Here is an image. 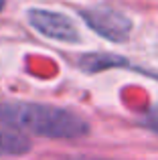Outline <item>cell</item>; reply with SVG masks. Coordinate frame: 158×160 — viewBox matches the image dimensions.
<instances>
[{"label":"cell","instance_id":"obj_1","mask_svg":"<svg viewBox=\"0 0 158 160\" xmlns=\"http://www.w3.org/2000/svg\"><path fill=\"white\" fill-rule=\"evenodd\" d=\"M0 126L49 140H77L91 130L89 122L69 108L22 99L0 102Z\"/></svg>","mask_w":158,"mask_h":160},{"label":"cell","instance_id":"obj_2","mask_svg":"<svg viewBox=\"0 0 158 160\" xmlns=\"http://www.w3.org/2000/svg\"><path fill=\"white\" fill-rule=\"evenodd\" d=\"M83 22L110 43H126L134 28L130 16L111 6H87L79 10Z\"/></svg>","mask_w":158,"mask_h":160},{"label":"cell","instance_id":"obj_3","mask_svg":"<svg viewBox=\"0 0 158 160\" xmlns=\"http://www.w3.org/2000/svg\"><path fill=\"white\" fill-rule=\"evenodd\" d=\"M27 20L37 32L57 43L65 45H79L81 43V32L75 27L71 18L63 12L49 10V8H28Z\"/></svg>","mask_w":158,"mask_h":160},{"label":"cell","instance_id":"obj_4","mask_svg":"<svg viewBox=\"0 0 158 160\" xmlns=\"http://www.w3.org/2000/svg\"><path fill=\"white\" fill-rule=\"evenodd\" d=\"M79 69L85 73H99L106 69H124L130 63L120 55H111V53H87L79 57Z\"/></svg>","mask_w":158,"mask_h":160},{"label":"cell","instance_id":"obj_5","mask_svg":"<svg viewBox=\"0 0 158 160\" xmlns=\"http://www.w3.org/2000/svg\"><path fill=\"white\" fill-rule=\"evenodd\" d=\"M32 144L24 134L0 126V156H22L31 152Z\"/></svg>","mask_w":158,"mask_h":160},{"label":"cell","instance_id":"obj_6","mask_svg":"<svg viewBox=\"0 0 158 160\" xmlns=\"http://www.w3.org/2000/svg\"><path fill=\"white\" fill-rule=\"evenodd\" d=\"M142 126L146 130H150L152 134H156V136H158V103H156V106H152L142 116Z\"/></svg>","mask_w":158,"mask_h":160},{"label":"cell","instance_id":"obj_7","mask_svg":"<svg viewBox=\"0 0 158 160\" xmlns=\"http://www.w3.org/2000/svg\"><path fill=\"white\" fill-rule=\"evenodd\" d=\"M4 6H6V0H0V12L4 10Z\"/></svg>","mask_w":158,"mask_h":160},{"label":"cell","instance_id":"obj_8","mask_svg":"<svg viewBox=\"0 0 158 160\" xmlns=\"http://www.w3.org/2000/svg\"><path fill=\"white\" fill-rule=\"evenodd\" d=\"M77 160H101V158H77Z\"/></svg>","mask_w":158,"mask_h":160}]
</instances>
